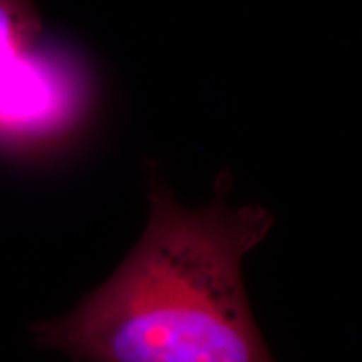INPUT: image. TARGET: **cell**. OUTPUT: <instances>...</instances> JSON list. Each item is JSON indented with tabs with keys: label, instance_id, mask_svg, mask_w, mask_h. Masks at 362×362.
Listing matches in <instances>:
<instances>
[{
	"label": "cell",
	"instance_id": "7a4b0ae2",
	"mask_svg": "<svg viewBox=\"0 0 362 362\" xmlns=\"http://www.w3.org/2000/svg\"><path fill=\"white\" fill-rule=\"evenodd\" d=\"M30 0H0V143L39 146L61 138L78 115L76 86L40 42Z\"/></svg>",
	"mask_w": 362,
	"mask_h": 362
},
{
	"label": "cell",
	"instance_id": "6da1fadb",
	"mask_svg": "<svg viewBox=\"0 0 362 362\" xmlns=\"http://www.w3.org/2000/svg\"><path fill=\"white\" fill-rule=\"evenodd\" d=\"M151 215L112 277L34 341L74 362H274L257 329L242 262L272 226L260 206L232 208L218 189L200 210L151 181Z\"/></svg>",
	"mask_w": 362,
	"mask_h": 362
}]
</instances>
